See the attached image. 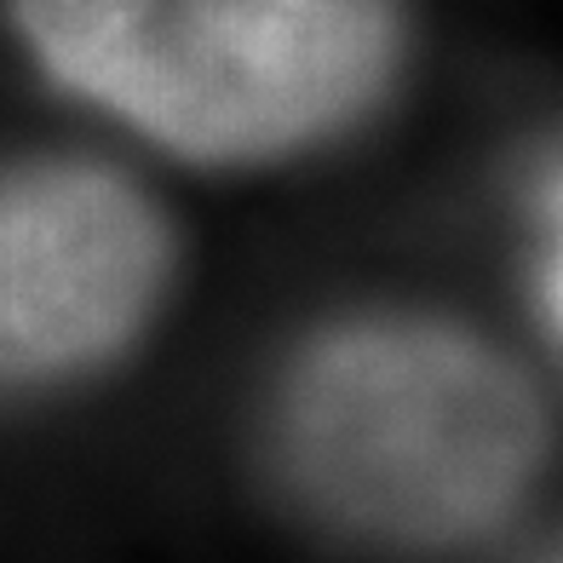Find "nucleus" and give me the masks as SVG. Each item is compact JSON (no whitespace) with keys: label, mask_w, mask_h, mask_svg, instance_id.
<instances>
[{"label":"nucleus","mask_w":563,"mask_h":563,"mask_svg":"<svg viewBox=\"0 0 563 563\" xmlns=\"http://www.w3.org/2000/svg\"><path fill=\"white\" fill-rule=\"evenodd\" d=\"M35 58L190 162H271L368 115L397 0H12Z\"/></svg>","instance_id":"f257e3e1"},{"label":"nucleus","mask_w":563,"mask_h":563,"mask_svg":"<svg viewBox=\"0 0 563 563\" xmlns=\"http://www.w3.org/2000/svg\"><path fill=\"white\" fill-rule=\"evenodd\" d=\"M282 454L328 518L397 547H460L506 523L541 472L534 386L443 322H356L299 356Z\"/></svg>","instance_id":"f03ea898"},{"label":"nucleus","mask_w":563,"mask_h":563,"mask_svg":"<svg viewBox=\"0 0 563 563\" xmlns=\"http://www.w3.org/2000/svg\"><path fill=\"white\" fill-rule=\"evenodd\" d=\"M541 305L563 334V167L541 190Z\"/></svg>","instance_id":"20e7f679"},{"label":"nucleus","mask_w":563,"mask_h":563,"mask_svg":"<svg viewBox=\"0 0 563 563\" xmlns=\"http://www.w3.org/2000/svg\"><path fill=\"white\" fill-rule=\"evenodd\" d=\"M547 563H563V547H558V552H552V558H547Z\"/></svg>","instance_id":"39448f33"},{"label":"nucleus","mask_w":563,"mask_h":563,"mask_svg":"<svg viewBox=\"0 0 563 563\" xmlns=\"http://www.w3.org/2000/svg\"><path fill=\"white\" fill-rule=\"evenodd\" d=\"M167 276V230L126 178L87 162L18 167L0 190V356L12 379L104 363Z\"/></svg>","instance_id":"7ed1b4c3"}]
</instances>
